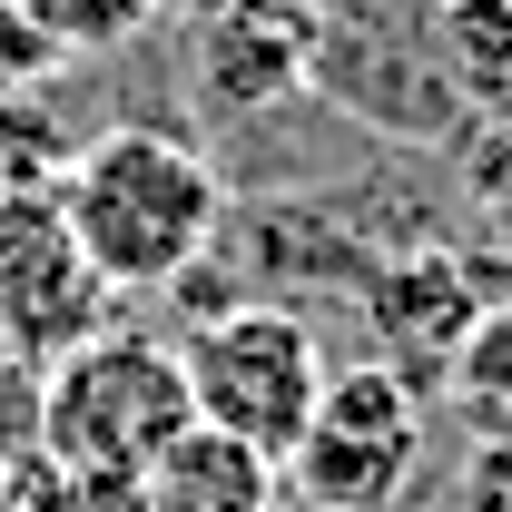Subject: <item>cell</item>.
<instances>
[{
  "label": "cell",
  "instance_id": "6da1fadb",
  "mask_svg": "<svg viewBox=\"0 0 512 512\" xmlns=\"http://www.w3.org/2000/svg\"><path fill=\"white\" fill-rule=\"evenodd\" d=\"M50 197L69 217V247L89 256V276L109 296L178 286L217 247V207H227L217 168L168 128H99L89 148H69Z\"/></svg>",
  "mask_w": 512,
  "mask_h": 512
},
{
  "label": "cell",
  "instance_id": "7a4b0ae2",
  "mask_svg": "<svg viewBox=\"0 0 512 512\" xmlns=\"http://www.w3.org/2000/svg\"><path fill=\"white\" fill-rule=\"evenodd\" d=\"M188 424L197 414L178 345H148V335H89L40 375V453L79 483H138Z\"/></svg>",
  "mask_w": 512,
  "mask_h": 512
},
{
  "label": "cell",
  "instance_id": "3957f363",
  "mask_svg": "<svg viewBox=\"0 0 512 512\" xmlns=\"http://www.w3.org/2000/svg\"><path fill=\"white\" fill-rule=\"evenodd\" d=\"M178 375H188V414L207 434H237V444H256L266 463H286V453L306 444L335 365H325L316 325L296 316V306L247 296V306L197 316V335L178 345Z\"/></svg>",
  "mask_w": 512,
  "mask_h": 512
},
{
  "label": "cell",
  "instance_id": "277c9868",
  "mask_svg": "<svg viewBox=\"0 0 512 512\" xmlns=\"http://www.w3.org/2000/svg\"><path fill=\"white\" fill-rule=\"evenodd\" d=\"M424 463V404L414 384L384 365H345L325 375V404L306 424V444L286 453V483L316 512H394L404 483Z\"/></svg>",
  "mask_w": 512,
  "mask_h": 512
},
{
  "label": "cell",
  "instance_id": "5b68a950",
  "mask_svg": "<svg viewBox=\"0 0 512 512\" xmlns=\"http://www.w3.org/2000/svg\"><path fill=\"white\" fill-rule=\"evenodd\" d=\"M109 316V286L69 247V217L50 188H0V345L30 355L40 375L69 345H89Z\"/></svg>",
  "mask_w": 512,
  "mask_h": 512
},
{
  "label": "cell",
  "instance_id": "8992f818",
  "mask_svg": "<svg viewBox=\"0 0 512 512\" xmlns=\"http://www.w3.org/2000/svg\"><path fill=\"white\" fill-rule=\"evenodd\" d=\"M483 276L463 266L453 247H414L404 266H384L375 286H365V316H375V365L384 375H404L414 394H434L444 384V365H453V345L473 335V316H483Z\"/></svg>",
  "mask_w": 512,
  "mask_h": 512
},
{
  "label": "cell",
  "instance_id": "52a82bcc",
  "mask_svg": "<svg viewBox=\"0 0 512 512\" xmlns=\"http://www.w3.org/2000/svg\"><path fill=\"white\" fill-rule=\"evenodd\" d=\"M276 503H286V463H266L237 434H207V424H188L138 473V512H276Z\"/></svg>",
  "mask_w": 512,
  "mask_h": 512
},
{
  "label": "cell",
  "instance_id": "ba28073f",
  "mask_svg": "<svg viewBox=\"0 0 512 512\" xmlns=\"http://www.w3.org/2000/svg\"><path fill=\"white\" fill-rule=\"evenodd\" d=\"M316 69V20L306 0H227L207 30V89L217 99H266Z\"/></svg>",
  "mask_w": 512,
  "mask_h": 512
},
{
  "label": "cell",
  "instance_id": "9c48e42d",
  "mask_svg": "<svg viewBox=\"0 0 512 512\" xmlns=\"http://www.w3.org/2000/svg\"><path fill=\"white\" fill-rule=\"evenodd\" d=\"M424 50L444 69L463 109H512V0H434L424 10Z\"/></svg>",
  "mask_w": 512,
  "mask_h": 512
},
{
  "label": "cell",
  "instance_id": "30bf717a",
  "mask_svg": "<svg viewBox=\"0 0 512 512\" xmlns=\"http://www.w3.org/2000/svg\"><path fill=\"white\" fill-rule=\"evenodd\" d=\"M434 394H444L473 434H512V296H483V316L453 345V365H444Z\"/></svg>",
  "mask_w": 512,
  "mask_h": 512
},
{
  "label": "cell",
  "instance_id": "8fae6325",
  "mask_svg": "<svg viewBox=\"0 0 512 512\" xmlns=\"http://www.w3.org/2000/svg\"><path fill=\"white\" fill-rule=\"evenodd\" d=\"M50 50H109V40H128V30H148L168 0H10Z\"/></svg>",
  "mask_w": 512,
  "mask_h": 512
},
{
  "label": "cell",
  "instance_id": "7c38bea8",
  "mask_svg": "<svg viewBox=\"0 0 512 512\" xmlns=\"http://www.w3.org/2000/svg\"><path fill=\"white\" fill-rule=\"evenodd\" d=\"M463 188H473V207L493 217V237H512V109L463 128Z\"/></svg>",
  "mask_w": 512,
  "mask_h": 512
},
{
  "label": "cell",
  "instance_id": "4fadbf2b",
  "mask_svg": "<svg viewBox=\"0 0 512 512\" xmlns=\"http://www.w3.org/2000/svg\"><path fill=\"white\" fill-rule=\"evenodd\" d=\"M40 453V365L0 345V463Z\"/></svg>",
  "mask_w": 512,
  "mask_h": 512
},
{
  "label": "cell",
  "instance_id": "5bb4252c",
  "mask_svg": "<svg viewBox=\"0 0 512 512\" xmlns=\"http://www.w3.org/2000/svg\"><path fill=\"white\" fill-rule=\"evenodd\" d=\"M453 512H512V434H473V444H463Z\"/></svg>",
  "mask_w": 512,
  "mask_h": 512
},
{
  "label": "cell",
  "instance_id": "9a60e30c",
  "mask_svg": "<svg viewBox=\"0 0 512 512\" xmlns=\"http://www.w3.org/2000/svg\"><path fill=\"white\" fill-rule=\"evenodd\" d=\"M0 512H20V493H10V463H0Z\"/></svg>",
  "mask_w": 512,
  "mask_h": 512
},
{
  "label": "cell",
  "instance_id": "2e32d148",
  "mask_svg": "<svg viewBox=\"0 0 512 512\" xmlns=\"http://www.w3.org/2000/svg\"><path fill=\"white\" fill-rule=\"evenodd\" d=\"M414 10H434V0H414Z\"/></svg>",
  "mask_w": 512,
  "mask_h": 512
},
{
  "label": "cell",
  "instance_id": "e0dca14e",
  "mask_svg": "<svg viewBox=\"0 0 512 512\" xmlns=\"http://www.w3.org/2000/svg\"><path fill=\"white\" fill-rule=\"evenodd\" d=\"M0 188H10V178H0Z\"/></svg>",
  "mask_w": 512,
  "mask_h": 512
}]
</instances>
